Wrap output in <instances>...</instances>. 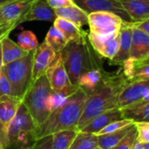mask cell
Wrapping results in <instances>:
<instances>
[{
	"label": "cell",
	"mask_w": 149,
	"mask_h": 149,
	"mask_svg": "<svg viewBox=\"0 0 149 149\" xmlns=\"http://www.w3.org/2000/svg\"><path fill=\"white\" fill-rule=\"evenodd\" d=\"M86 99L87 93L79 86L61 107L52 112L47 119L36 127L37 139L63 130L77 129Z\"/></svg>",
	"instance_id": "3"
},
{
	"label": "cell",
	"mask_w": 149,
	"mask_h": 149,
	"mask_svg": "<svg viewBox=\"0 0 149 149\" xmlns=\"http://www.w3.org/2000/svg\"><path fill=\"white\" fill-rule=\"evenodd\" d=\"M149 56V35L133 24L130 58L139 63Z\"/></svg>",
	"instance_id": "14"
},
{
	"label": "cell",
	"mask_w": 149,
	"mask_h": 149,
	"mask_svg": "<svg viewBox=\"0 0 149 149\" xmlns=\"http://www.w3.org/2000/svg\"><path fill=\"white\" fill-rule=\"evenodd\" d=\"M129 80L122 73L106 72L100 84L87 94L84 111L78 123L77 129L81 131L95 117L102 113L118 107V95Z\"/></svg>",
	"instance_id": "1"
},
{
	"label": "cell",
	"mask_w": 149,
	"mask_h": 149,
	"mask_svg": "<svg viewBox=\"0 0 149 149\" xmlns=\"http://www.w3.org/2000/svg\"><path fill=\"white\" fill-rule=\"evenodd\" d=\"M137 139H138V130L136 125L134 124L133 128L113 149H132Z\"/></svg>",
	"instance_id": "30"
},
{
	"label": "cell",
	"mask_w": 149,
	"mask_h": 149,
	"mask_svg": "<svg viewBox=\"0 0 149 149\" xmlns=\"http://www.w3.org/2000/svg\"><path fill=\"white\" fill-rule=\"evenodd\" d=\"M107 72L103 68H94L83 73L79 80V86L81 87L87 94L93 92L100 84Z\"/></svg>",
	"instance_id": "22"
},
{
	"label": "cell",
	"mask_w": 149,
	"mask_h": 149,
	"mask_svg": "<svg viewBox=\"0 0 149 149\" xmlns=\"http://www.w3.org/2000/svg\"><path fill=\"white\" fill-rule=\"evenodd\" d=\"M52 93L46 75H43L31 82L26 91L22 103L29 111L36 126H39L51 114L48 108V99Z\"/></svg>",
	"instance_id": "5"
},
{
	"label": "cell",
	"mask_w": 149,
	"mask_h": 149,
	"mask_svg": "<svg viewBox=\"0 0 149 149\" xmlns=\"http://www.w3.org/2000/svg\"><path fill=\"white\" fill-rule=\"evenodd\" d=\"M134 123L133 120H127V119H123L121 120H118V121H114L110 123L109 125H107L106 127H104L101 131H100L97 135H102V134H110L113 132H115L119 129H121L128 125H131Z\"/></svg>",
	"instance_id": "31"
},
{
	"label": "cell",
	"mask_w": 149,
	"mask_h": 149,
	"mask_svg": "<svg viewBox=\"0 0 149 149\" xmlns=\"http://www.w3.org/2000/svg\"><path fill=\"white\" fill-rule=\"evenodd\" d=\"M132 149H145V148H144V145H143V143H141V142L137 139Z\"/></svg>",
	"instance_id": "40"
},
{
	"label": "cell",
	"mask_w": 149,
	"mask_h": 149,
	"mask_svg": "<svg viewBox=\"0 0 149 149\" xmlns=\"http://www.w3.org/2000/svg\"><path fill=\"white\" fill-rule=\"evenodd\" d=\"M22 100L13 96H7L0 100V121L5 126H9L10 122L15 117Z\"/></svg>",
	"instance_id": "21"
},
{
	"label": "cell",
	"mask_w": 149,
	"mask_h": 149,
	"mask_svg": "<svg viewBox=\"0 0 149 149\" xmlns=\"http://www.w3.org/2000/svg\"><path fill=\"white\" fill-rule=\"evenodd\" d=\"M3 55H2V45L0 42V73L3 72Z\"/></svg>",
	"instance_id": "41"
},
{
	"label": "cell",
	"mask_w": 149,
	"mask_h": 149,
	"mask_svg": "<svg viewBox=\"0 0 149 149\" xmlns=\"http://www.w3.org/2000/svg\"><path fill=\"white\" fill-rule=\"evenodd\" d=\"M57 16L55 10L52 8L46 0H37L28 12L21 18L20 22H31V21H54Z\"/></svg>",
	"instance_id": "15"
},
{
	"label": "cell",
	"mask_w": 149,
	"mask_h": 149,
	"mask_svg": "<svg viewBox=\"0 0 149 149\" xmlns=\"http://www.w3.org/2000/svg\"><path fill=\"white\" fill-rule=\"evenodd\" d=\"M31 149H52V135L37 139Z\"/></svg>",
	"instance_id": "34"
},
{
	"label": "cell",
	"mask_w": 149,
	"mask_h": 149,
	"mask_svg": "<svg viewBox=\"0 0 149 149\" xmlns=\"http://www.w3.org/2000/svg\"><path fill=\"white\" fill-rule=\"evenodd\" d=\"M95 149H101V148H100V147H98V148H95Z\"/></svg>",
	"instance_id": "48"
},
{
	"label": "cell",
	"mask_w": 149,
	"mask_h": 149,
	"mask_svg": "<svg viewBox=\"0 0 149 149\" xmlns=\"http://www.w3.org/2000/svg\"><path fill=\"white\" fill-rule=\"evenodd\" d=\"M73 3L87 14L96 11H108L118 15L124 23L133 24L120 0H72Z\"/></svg>",
	"instance_id": "8"
},
{
	"label": "cell",
	"mask_w": 149,
	"mask_h": 149,
	"mask_svg": "<svg viewBox=\"0 0 149 149\" xmlns=\"http://www.w3.org/2000/svg\"><path fill=\"white\" fill-rule=\"evenodd\" d=\"M59 53L72 85L79 86L83 73L94 68H102L100 56L91 45L86 31L79 38L70 41Z\"/></svg>",
	"instance_id": "2"
},
{
	"label": "cell",
	"mask_w": 149,
	"mask_h": 149,
	"mask_svg": "<svg viewBox=\"0 0 149 149\" xmlns=\"http://www.w3.org/2000/svg\"><path fill=\"white\" fill-rule=\"evenodd\" d=\"M34 52H29L26 56L4 65L3 67V72L10 84L11 95L20 100L24 98L32 82V58Z\"/></svg>",
	"instance_id": "6"
},
{
	"label": "cell",
	"mask_w": 149,
	"mask_h": 149,
	"mask_svg": "<svg viewBox=\"0 0 149 149\" xmlns=\"http://www.w3.org/2000/svg\"><path fill=\"white\" fill-rule=\"evenodd\" d=\"M45 75L53 91L63 90L72 86L60 53H57L53 62L46 71Z\"/></svg>",
	"instance_id": "12"
},
{
	"label": "cell",
	"mask_w": 149,
	"mask_h": 149,
	"mask_svg": "<svg viewBox=\"0 0 149 149\" xmlns=\"http://www.w3.org/2000/svg\"><path fill=\"white\" fill-rule=\"evenodd\" d=\"M134 25H135L136 27L142 30L148 35H149V20H146V21H143V22H141L138 24H134Z\"/></svg>",
	"instance_id": "39"
},
{
	"label": "cell",
	"mask_w": 149,
	"mask_h": 149,
	"mask_svg": "<svg viewBox=\"0 0 149 149\" xmlns=\"http://www.w3.org/2000/svg\"><path fill=\"white\" fill-rule=\"evenodd\" d=\"M36 124L22 103L8 126V145L5 149H31L35 143Z\"/></svg>",
	"instance_id": "4"
},
{
	"label": "cell",
	"mask_w": 149,
	"mask_h": 149,
	"mask_svg": "<svg viewBox=\"0 0 149 149\" xmlns=\"http://www.w3.org/2000/svg\"><path fill=\"white\" fill-rule=\"evenodd\" d=\"M45 41L56 53H59L69 43L61 31L54 25H52L47 31Z\"/></svg>",
	"instance_id": "28"
},
{
	"label": "cell",
	"mask_w": 149,
	"mask_h": 149,
	"mask_svg": "<svg viewBox=\"0 0 149 149\" xmlns=\"http://www.w3.org/2000/svg\"><path fill=\"white\" fill-rule=\"evenodd\" d=\"M135 123L128 125L115 132L98 135V145L101 149H113L133 128Z\"/></svg>",
	"instance_id": "24"
},
{
	"label": "cell",
	"mask_w": 149,
	"mask_h": 149,
	"mask_svg": "<svg viewBox=\"0 0 149 149\" xmlns=\"http://www.w3.org/2000/svg\"><path fill=\"white\" fill-rule=\"evenodd\" d=\"M79 86L72 85L71 86L63 90H59V91L52 90V93L48 99V108L50 112L52 113L58 107H61L69 99V97L76 92Z\"/></svg>",
	"instance_id": "25"
},
{
	"label": "cell",
	"mask_w": 149,
	"mask_h": 149,
	"mask_svg": "<svg viewBox=\"0 0 149 149\" xmlns=\"http://www.w3.org/2000/svg\"><path fill=\"white\" fill-rule=\"evenodd\" d=\"M56 55L57 53L45 41L42 42V44L38 45L33 53L32 82L41 76L45 75L46 71L53 62Z\"/></svg>",
	"instance_id": "11"
},
{
	"label": "cell",
	"mask_w": 149,
	"mask_h": 149,
	"mask_svg": "<svg viewBox=\"0 0 149 149\" xmlns=\"http://www.w3.org/2000/svg\"><path fill=\"white\" fill-rule=\"evenodd\" d=\"M53 25L61 31L68 42L79 38L86 32L72 22L62 17H56L53 21Z\"/></svg>",
	"instance_id": "23"
},
{
	"label": "cell",
	"mask_w": 149,
	"mask_h": 149,
	"mask_svg": "<svg viewBox=\"0 0 149 149\" xmlns=\"http://www.w3.org/2000/svg\"><path fill=\"white\" fill-rule=\"evenodd\" d=\"M14 1H17V0H0V6L5 4V3H9L14 2Z\"/></svg>",
	"instance_id": "43"
},
{
	"label": "cell",
	"mask_w": 149,
	"mask_h": 149,
	"mask_svg": "<svg viewBox=\"0 0 149 149\" xmlns=\"http://www.w3.org/2000/svg\"><path fill=\"white\" fill-rule=\"evenodd\" d=\"M149 90V78L127 82L118 95V107L123 108L142 100Z\"/></svg>",
	"instance_id": "9"
},
{
	"label": "cell",
	"mask_w": 149,
	"mask_h": 149,
	"mask_svg": "<svg viewBox=\"0 0 149 149\" xmlns=\"http://www.w3.org/2000/svg\"><path fill=\"white\" fill-rule=\"evenodd\" d=\"M98 147L97 134L79 131L69 149H95Z\"/></svg>",
	"instance_id": "26"
},
{
	"label": "cell",
	"mask_w": 149,
	"mask_h": 149,
	"mask_svg": "<svg viewBox=\"0 0 149 149\" xmlns=\"http://www.w3.org/2000/svg\"><path fill=\"white\" fill-rule=\"evenodd\" d=\"M120 32V31H119ZM98 35L88 32V38L97 53L109 60L113 59L119 52L120 33Z\"/></svg>",
	"instance_id": "10"
},
{
	"label": "cell",
	"mask_w": 149,
	"mask_h": 149,
	"mask_svg": "<svg viewBox=\"0 0 149 149\" xmlns=\"http://www.w3.org/2000/svg\"><path fill=\"white\" fill-rule=\"evenodd\" d=\"M77 129L57 132L52 135V149H69L78 134Z\"/></svg>",
	"instance_id": "27"
},
{
	"label": "cell",
	"mask_w": 149,
	"mask_h": 149,
	"mask_svg": "<svg viewBox=\"0 0 149 149\" xmlns=\"http://www.w3.org/2000/svg\"><path fill=\"white\" fill-rule=\"evenodd\" d=\"M0 142L4 147V149L8 145V127L0 121Z\"/></svg>",
	"instance_id": "38"
},
{
	"label": "cell",
	"mask_w": 149,
	"mask_h": 149,
	"mask_svg": "<svg viewBox=\"0 0 149 149\" xmlns=\"http://www.w3.org/2000/svg\"><path fill=\"white\" fill-rule=\"evenodd\" d=\"M17 44L26 52H31L38 47V40L31 31H23L17 36Z\"/></svg>",
	"instance_id": "29"
},
{
	"label": "cell",
	"mask_w": 149,
	"mask_h": 149,
	"mask_svg": "<svg viewBox=\"0 0 149 149\" xmlns=\"http://www.w3.org/2000/svg\"><path fill=\"white\" fill-rule=\"evenodd\" d=\"M144 148L145 149H149V142H147V143H144Z\"/></svg>",
	"instance_id": "45"
},
{
	"label": "cell",
	"mask_w": 149,
	"mask_h": 149,
	"mask_svg": "<svg viewBox=\"0 0 149 149\" xmlns=\"http://www.w3.org/2000/svg\"><path fill=\"white\" fill-rule=\"evenodd\" d=\"M123 119L124 117H123L121 108L115 107V108L107 110L102 113L101 114L98 115L97 117H95L81 131L97 134L100 131H101L104 127H106L110 123L121 120Z\"/></svg>",
	"instance_id": "16"
},
{
	"label": "cell",
	"mask_w": 149,
	"mask_h": 149,
	"mask_svg": "<svg viewBox=\"0 0 149 149\" xmlns=\"http://www.w3.org/2000/svg\"><path fill=\"white\" fill-rule=\"evenodd\" d=\"M3 21L2 16H1V14H0V24H3Z\"/></svg>",
	"instance_id": "46"
},
{
	"label": "cell",
	"mask_w": 149,
	"mask_h": 149,
	"mask_svg": "<svg viewBox=\"0 0 149 149\" xmlns=\"http://www.w3.org/2000/svg\"><path fill=\"white\" fill-rule=\"evenodd\" d=\"M0 149H4V147L3 146V144L0 142Z\"/></svg>",
	"instance_id": "47"
},
{
	"label": "cell",
	"mask_w": 149,
	"mask_h": 149,
	"mask_svg": "<svg viewBox=\"0 0 149 149\" xmlns=\"http://www.w3.org/2000/svg\"><path fill=\"white\" fill-rule=\"evenodd\" d=\"M2 45V55L3 65L10 64L15 60H17L24 56H26L29 52L24 50L17 43L14 42L9 37H6L1 41Z\"/></svg>",
	"instance_id": "20"
},
{
	"label": "cell",
	"mask_w": 149,
	"mask_h": 149,
	"mask_svg": "<svg viewBox=\"0 0 149 149\" xmlns=\"http://www.w3.org/2000/svg\"><path fill=\"white\" fill-rule=\"evenodd\" d=\"M55 14L57 17L67 19L80 28L86 24H88V14L76 4L55 9Z\"/></svg>",
	"instance_id": "19"
},
{
	"label": "cell",
	"mask_w": 149,
	"mask_h": 149,
	"mask_svg": "<svg viewBox=\"0 0 149 149\" xmlns=\"http://www.w3.org/2000/svg\"><path fill=\"white\" fill-rule=\"evenodd\" d=\"M149 65V56L144 60L139 62V63H136V67L139 66V65Z\"/></svg>",
	"instance_id": "42"
},
{
	"label": "cell",
	"mask_w": 149,
	"mask_h": 149,
	"mask_svg": "<svg viewBox=\"0 0 149 149\" xmlns=\"http://www.w3.org/2000/svg\"><path fill=\"white\" fill-rule=\"evenodd\" d=\"M7 96H12L11 87L8 79L4 75L3 72H2L0 73V100Z\"/></svg>",
	"instance_id": "33"
},
{
	"label": "cell",
	"mask_w": 149,
	"mask_h": 149,
	"mask_svg": "<svg viewBox=\"0 0 149 149\" xmlns=\"http://www.w3.org/2000/svg\"><path fill=\"white\" fill-rule=\"evenodd\" d=\"M133 24L149 20V0H120Z\"/></svg>",
	"instance_id": "18"
},
{
	"label": "cell",
	"mask_w": 149,
	"mask_h": 149,
	"mask_svg": "<svg viewBox=\"0 0 149 149\" xmlns=\"http://www.w3.org/2000/svg\"><path fill=\"white\" fill-rule=\"evenodd\" d=\"M135 125L138 130V140L143 144L149 142V122H136Z\"/></svg>",
	"instance_id": "32"
},
{
	"label": "cell",
	"mask_w": 149,
	"mask_h": 149,
	"mask_svg": "<svg viewBox=\"0 0 149 149\" xmlns=\"http://www.w3.org/2000/svg\"><path fill=\"white\" fill-rule=\"evenodd\" d=\"M19 24L18 22H7L3 23L0 24V42L5 38L6 37H9V34Z\"/></svg>",
	"instance_id": "35"
},
{
	"label": "cell",
	"mask_w": 149,
	"mask_h": 149,
	"mask_svg": "<svg viewBox=\"0 0 149 149\" xmlns=\"http://www.w3.org/2000/svg\"><path fill=\"white\" fill-rule=\"evenodd\" d=\"M142 100H147V101H149V90L146 93V94H145V96H144V98L142 99Z\"/></svg>",
	"instance_id": "44"
},
{
	"label": "cell",
	"mask_w": 149,
	"mask_h": 149,
	"mask_svg": "<svg viewBox=\"0 0 149 149\" xmlns=\"http://www.w3.org/2000/svg\"><path fill=\"white\" fill-rule=\"evenodd\" d=\"M37 0H17L0 6V14L3 23L17 21L21 24V18L28 12Z\"/></svg>",
	"instance_id": "13"
},
{
	"label": "cell",
	"mask_w": 149,
	"mask_h": 149,
	"mask_svg": "<svg viewBox=\"0 0 149 149\" xmlns=\"http://www.w3.org/2000/svg\"><path fill=\"white\" fill-rule=\"evenodd\" d=\"M46 2L54 10L64 8V7H68V6L75 4L72 0H46Z\"/></svg>",
	"instance_id": "36"
},
{
	"label": "cell",
	"mask_w": 149,
	"mask_h": 149,
	"mask_svg": "<svg viewBox=\"0 0 149 149\" xmlns=\"http://www.w3.org/2000/svg\"><path fill=\"white\" fill-rule=\"evenodd\" d=\"M123 20L116 14L108 11H96L88 14L89 32L98 35L119 32Z\"/></svg>",
	"instance_id": "7"
},
{
	"label": "cell",
	"mask_w": 149,
	"mask_h": 149,
	"mask_svg": "<svg viewBox=\"0 0 149 149\" xmlns=\"http://www.w3.org/2000/svg\"><path fill=\"white\" fill-rule=\"evenodd\" d=\"M148 78H149V65H143L137 66L134 79H148Z\"/></svg>",
	"instance_id": "37"
},
{
	"label": "cell",
	"mask_w": 149,
	"mask_h": 149,
	"mask_svg": "<svg viewBox=\"0 0 149 149\" xmlns=\"http://www.w3.org/2000/svg\"><path fill=\"white\" fill-rule=\"evenodd\" d=\"M120 48L116 56L110 60L111 65H122L129 57L132 45L133 24L123 23L120 30Z\"/></svg>",
	"instance_id": "17"
}]
</instances>
